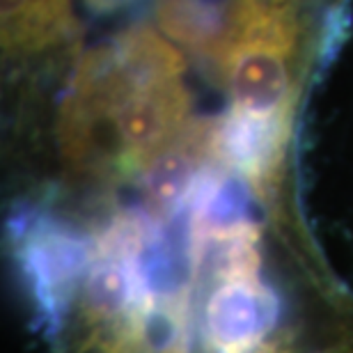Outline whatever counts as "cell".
Segmentation results:
<instances>
[{
  "mask_svg": "<svg viewBox=\"0 0 353 353\" xmlns=\"http://www.w3.org/2000/svg\"><path fill=\"white\" fill-rule=\"evenodd\" d=\"M301 0H264L218 67L230 112L250 117H294L299 99Z\"/></svg>",
  "mask_w": 353,
  "mask_h": 353,
  "instance_id": "1",
  "label": "cell"
},
{
  "mask_svg": "<svg viewBox=\"0 0 353 353\" xmlns=\"http://www.w3.org/2000/svg\"><path fill=\"white\" fill-rule=\"evenodd\" d=\"M264 0H154V21L172 44L216 69Z\"/></svg>",
  "mask_w": 353,
  "mask_h": 353,
  "instance_id": "2",
  "label": "cell"
},
{
  "mask_svg": "<svg viewBox=\"0 0 353 353\" xmlns=\"http://www.w3.org/2000/svg\"><path fill=\"white\" fill-rule=\"evenodd\" d=\"M5 55H37L76 34L69 0H0Z\"/></svg>",
  "mask_w": 353,
  "mask_h": 353,
  "instance_id": "3",
  "label": "cell"
},
{
  "mask_svg": "<svg viewBox=\"0 0 353 353\" xmlns=\"http://www.w3.org/2000/svg\"><path fill=\"white\" fill-rule=\"evenodd\" d=\"M161 353H188V347H186V342H183L181 337H176V340H172Z\"/></svg>",
  "mask_w": 353,
  "mask_h": 353,
  "instance_id": "4",
  "label": "cell"
},
{
  "mask_svg": "<svg viewBox=\"0 0 353 353\" xmlns=\"http://www.w3.org/2000/svg\"><path fill=\"white\" fill-rule=\"evenodd\" d=\"M319 353H353V340L351 342H342V344H335L326 351H319Z\"/></svg>",
  "mask_w": 353,
  "mask_h": 353,
  "instance_id": "5",
  "label": "cell"
},
{
  "mask_svg": "<svg viewBox=\"0 0 353 353\" xmlns=\"http://www.w3.org/2000/svg\"><path fill=\"white\" fill-rule=\"evenodd\" d=\"M88 3H90L92 7H97V10H110V7L119 5L122 0H88Z\"/></svg>",
  "mask_w": 353,
  "mask_h": 353,
  "instance_id": "6",
  "label": "cell"
}]
</instances>
